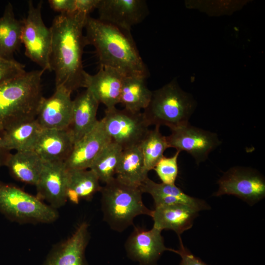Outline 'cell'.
Returning a JSON list of instances; mask_svg holds the SVG:
<instances>
[{"label":"cell","instance_id":"cell-3","mask_svg":"<svg viewBox=\"0 0 265 265\" xmlns=\"http://www.w3.org/2000/svg\"><path fill=\"white\" fill-rule=\"evenodd\" d=\"M42 70L26 72L0 85V133L35 119L42 95Z\"/></svg>","mask_w":265,"mask_h":265},{"label":"cell","instance_id":"cell-29","mask_svg":"<svg viewBox=\"0 0 265 265\" xmlns=\"http://www.w3.org/2000/svg\"><path fill=\"white\" fill-rule=\"evenodd\" d=\"M159 127L155 126L153 130H149L139 144L148 172L154 169L164 157L165 150L169 148L166 137L161 134Z\"/></svg>","mask_w":265,"mask_h":265},{"label":"cell","instance_id":"cell-9","mask_svg":"<svg viewBox=\"0 0 265 265\" xmlns=\"http://www.w3.org/2000/svg\"><path fill=\"white\" fill-rule=\"evenodd\" d=\"M218 189L214 195H235L250 205L265 196V181L255 170L246 167H234L226 172L218 182Z\"/></svg>","mask_w":265,"mask_h":265},{"label":"cell","instance_id":"cell-23","mask_svg":"<svg viewBox=\"0 0 265 265\" xmlns=\"http://www.w3.org/2000/svg\"><path fill=\"white\" fill-rule=\"evenodd\" d=\"M23 21L16 19L10 2L0 18V58L12 60L22 44Z\"/></svg>","mask_w":265,"mask_h":265},{"label":"cell","instance_id":"cell-12","mask_svg":"<svg viewBox=\"0 0 265 265\" xmlns=\"http://www.w3.org/2000/svg\"><path fill=\"white\" fill-rule=\"evenodd\" d=\"M161 232L154 227L149 230L135 227L125 244L129 257L140 265H156L163 252H173L165 246Z\"/></svg>","mask_w":265,"mask_h":265},{"label":"cell","instance_id":"cell-34","mask_svg":"<svg viewBox=\"0 0 265 265\" xmlns=\"http://www.w3.org/2000/svg\"><path fill=\"white\" fill-rule=\"evenodd\" d=\"M100 0H75L76 11L89 15L97 9Z\"/></svg>","mask_w":265,"mask_h":265},{"label":"cell","instance_id":"cell-10","mask_svg":"<svg viewBox=\"0 0 265 265\" xmlns=\"http://www.w3.org/2000/svg\"><path fill=\"white\" fill-rule=\"evenodd\" d=\"M166 136L169 148L185 151L191 155L197 164L204 161L209 154L221 142L214 132L191 126L189 123L171 129Z\"/></svg>","mask_w":265,"mask_h":265},{"label":"cell","instance_id":"cell-30","mask_svg":"<svg viewBox=\"0 0 265 265\" xmlns=\"http://www.w3.org/2000/svg\"><path fill=\"white\" fill-rule=\"evenodd\" d=\"M180 152L177 151L172 157H163L154 170L162 183L174 185L178 174V158Z\"/></svg>","mask_w":265,"mask_h":265},{"label":"cell","instance_id":"cell-28","mask_svg":"<svg viewBox=\"0 0 265 265\" xmlns=\"http://www.w3.org/2000/svg\"><path fill=\"white\" fill-rule=\"evenodd\" d=\"M123 149L111 140L101 152L89 169L105 184L115 177Z\"/></svg>","mask_w":265,"mask_h":265},{"label":"cell","instance_id":"cell-7","mask_svg":"<svg viewBox=\"0 0 265 265\" xmlns=\"http://www.w3.org/2000/svg\"><path fill=\"white\" fill-rule=\"evenodd\" d=\"M42 1L35 5L28 1V11L23 21L22 43L25 55L44 71H51L50 54L52 42L50 28L45 25L42 17Z\"/></svg>","mask_w":265,"mask_h":265},{"label":"cell","instance_id":"cell-15","mask_svg":"<svg viewBox=\"0 0 265 265\" xmlns=\"http://www.w3.org/2000/svg\"><path fill=\"white\" fill-rule=\"evenodd\" d=\"M71 95L64 89L55 88L50 97L42 98L35 119L43 130L68 128L73 106Z\"/></svg>","mask_w":265,"mask_h":265},{"label":"cell","instance_id":"cell-6","mask_svg":"<svg viewBox=\"0 0 265 265\" xmlns=\"http://www.w3.org/2000/svg\"><path fill=\"white\" fill-rule=\"evenodd\" d=\"M0 212L21 224L50 223L58 217L57 210L37 196L0 182Z\"/></svg>","mask_w":265,"mask_h":265},{"label":"cell","instance_id":"cell-32","mask_svg":"<svg viewBox=\"0 0 265 265\" xmlns=\"http://www.w3.org/2000/svg\"><path fill=\"white\" fill-rule=\"evenodd\" d=\"M180 247L178 250L173 249V252L179 254L181 257L180 265H209L200 258L192 254L183 243L181 236H178Z\"/></svg>","mask_w":265,"mask_h":265},{"label":"cell","instance_id":"cell-18","mask_svg":"<svg viewBox=\"0 0 265 265\" xmlns=\"http://www.w3.org/2000/svg\"><path fill=\"white\" fill-rule=\"evenodd\" d=\"M91 92L86 89L73 100L70 124L67 128L74 144L91 131L98 122L99 105Z\"/></svg>","mask_w":265,"mask_h":265},{"label":"cell","instance_id":"cell-14","mask_svg":"<svg viewBox=\"0 0 265 265\" xmlns=\"http://www.w3.org/2000/svg\"><path fill=\"white\" fill-rule=\"evenodd\" d=\"M68 169L63 162H45L35 186L37 195L57 209L67 201Z\"/></svg>","mask_w":265,"mask_h":265},{"label":"cell","instance_id":"cell-33","mask_svg":"<svg viewBox=\"0 0 265 265\" xmlns=\"http://www.w3.org/2000/svg\"><path fill=\"white\" fill-rule=\"evenodd\" d=\"M48 2L53 10L60 14L76 11L75 0H49Z\"/></svg>","mask_w":265,"mask_h":265},{"label":"cell","instance_id":"cell-26","mask_svg":"<svg viewBox=\"0 0 265 265\" xmlns=\"http://www.w3.org/2000/svg\"><path fill=\"white\" fill-rule=\"evenodd\" d=\"M99 182L90 169H68L67 200L77 204L81 200H91L101 189Z\"/></svg>","mask_w":265,"mask_h":265},{"label":"cell","instance_id":"cell-24","mask_svg":"<svg viewBox=\"0 0 265 265\" xmlns=\"http://www.w3.org/2000/svg\"><path fill=\"white\" fill-rule=\"evenodd\" d=\"M42 130L35 119L13 125L0 135L4 146L10 151L34 150Z\"/></svg>","mask_w":265,"mask_h":265},{"label":"cell","instance_id":"cell-13","mask_svg":"<svg viewBox=\"0 0 265 265\" xmlns=\"http://www.w3.org/2000/svg\"><path fill=\"white\" fill-rule=\"evenodd\" d=\"M102 120L76 142L64 162L67 169H89L103 149L111 141Z\"/></svg>","mask_w":265,"mask_h":265},{"label":"cell","instance_id":"cell-19","mask_svg":"<svg viewBox=\"0 0 265 265\" xmlns=\"http://www.w3.org/2000/svg\"><path fill=\"white\" fill-rule=\"evenodd\" d=\"M74 143L67 130H42L34 151L45 162H63L67 159Z\"/></svg>","mask_w":265,"mask_h":265},{"label":"cell","instance_id":"cell-11","mask_svg":"<svg viewBox=\"0 0 265 265\" xmlns=\"http://www.w3.org/2000/svg\"><path fill=\"white\" fill-rule=\"evenodd\" d=\"M97 9L98 19L127 31L149 13L143 0H100Z\"/></svg>","mask_w":265,"mask_h":265},{"label":"cell","instance_id":"cell-1","mask_svg":"<svg viewBox=\"0 0 265 265\" xmlns=\"http://www.w3.org/2000/svg\"><path fill=\"white\" fill-rule=\"evenodd\" d=\"M89 15L76 11L60 14L53 20L50 54L51 71L55 74V88L72 94L85 88L88 73L83 69V49L87 45L83 29Z\"/></svg>","mask_w":265,"mask_h":265},{"label":"cell","instance_id":"cell-2","mask_svg":"<svg viewBox=\"0 0 265 265\" xmlns=\"http://www.w3.org/2000/svg\"><path fill=\"white\" fill-rule=\"evenodd\" d=\"M84 28L87 44L94 47L100 66L113 68L126 76L148 77V70L130 31L89 15Z\"/></svg>","mask_w":265,"mask_h":265},{"label":"cell","instance_id":"cell-16","mask_svg":"<svg viewBox=\"0 0 265 265\" xmlns=\"http://www.w3.org/2000/svg\"><path fill=\"white\" fill-rule=\"evenodd\" d=\"M89 237V225L82 222L70 237L53 248L42 265H88L85 251Z\"/></svg>","mask_w":265,"mask_h":265},{"label":"cell","instance_id":"cell-17","mask_svg":"<svg viewBox=\"0 0 265 265\" xmlns=\"http://www.w3.org/2000/svg\"><path fill=\"white\" fill-rule=\"evenodd\" d=\"M126 76L113 68L100 66L94 75L87 73L85 88L89 90L99 103L111 109L120 103L123 81Z\"/></svg>","mask_w":265,"mask_h":265},{"label":"cell","instance_id":"cell-27","mask_svg":"<svg viewBox=\"0 0 265 265\" xmlns=\"http://www.w3.org/2000/svg\"><path fill=\"white\" fill-rule=\"evenodd\" d=\"M146 78L139 76H125L124 78L120 103L124 108L133 112H141L148 106L152 91L147 87Z\"/></svg>","mask_w":265,"mask_h":265},{"label":"cell","instance_id":"cell-25","mask_svg":"<svg viewBox=\"0 0 265 265\" xmlns=\"http://www.w3.org/2000/svg\"><path fill=\"white\" fill-rule=\"evenodd\" d=\"M139 145L123 150L116 172L121 182L139 187L148 177Z\"/></svg>","mask_w":265,"mask_h":265},{"label":"cell","instance_id":"cell-5","mask_svg":"<svg viewBox=\"0 0 265 265\" xmlns=\"http://www.w3.org/2000/svg\"><path fill=\"white\" fill-rule=\"evenodd\" d=\"M196 103L183 91L176 80L152 91L151 101L143 114L149 126H166L170 129L189 123Z\"/></svg>","mask_w":265,"mask_h":265},{"label":"cell","instance_id":"cell-35","mask_svg":"<svg viewBox=\"0 0 265 265\" xmlns=\"http://www.w3.org/2000/svg\"><path fill=\"white\" fill-rule=\"evenodd\" d=\"M10 151L4 146L0 135V167L5 166L7 159L11 155Z\"/></svg>","mask_w":265,"mask_h":265},{"label":"cell","instance_id":"cell-20","mask_svg":"<svg viewBox=\"0 0 265 265\" xmlns=\"http://www.w3.org/2000/svg\"><path fill=\"white\" fill-rule=\"evenodd\" d=\"M197 210L185 204H177L155 207L151 217L153 227L161 231L171 230L178 236L191 228L198 215Z\"/></svg>","mask_w":265,"mask_h":265},{"label":"cell","instance_id":"cell-31","mask_svg":"<svg viewBox=\"0 0 265 265\" xmlns=\"http://www.w3.org/2000/svg\"><path fill=\"white\" fill-rule=\"evenodd\" d=\"M25 66L16 60L0 58V85L25 73Z\"/></svg>","mask_w":265,"mask_h":265},{"label":"cell","instance_id":"cell-22","mask_svg":"<svg viewBox=\"0 0 265 265\" xmlns=\"http://www.w3.org/2000/svg\"><path fill=\"white\" fill-rule=\"evenodd\" d=\"M43 164L44 161L40 157L34 150H29L11 154L5 166L16 180L35 186Z\"/></svg>","mask_w":265,"mask_h":265},{"label":"cell","instance_id":"cell-4","mask_svg":"<svg viewBox=\"0 0 265 265\" xmlns=\"http://www.w3.org/2000/svg\"><path fill=\"white\" fill-rule=\"evenodd\" d=\"M100 192L104 219L115 231L122 232L138 215L152 216L153 210L144 204L139 187L127 185L114 177L102 186Z\"/></svg>","mask_w":265,"mask_h":265},{"label":"cell","instance_id":"cell-21","mask_svg":"<svg viewBox=\"0 0 265 265\" xmlns=\"http://www.w3.org/2000/svg\"><path fill=\"white\" fill-rule=\"evenodd\" d=\"M139 188L142 193H147L152 196L155 207L182 204L198 212L211 209L205 201L186 194L175 184L157 183L148 177Z\"/></svg>","mask_w":265,"mask_h":265},{"label":"cell","instance_id":"cell-8","mask_svg":"<svg viewBox=\"0 0 265 265\" xmlns=\"http://www.w3.org/2000/svg\"><path fill=\"white\" fill-rule=\"evenodd\" d=\"M102 120L111 140L123 150L138 145L149 130L150 126L141 112L115 107L106 109Z\"/></svg>","mask_w":265,"mask_h":265}]
</instances>
